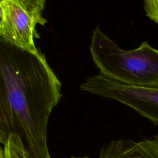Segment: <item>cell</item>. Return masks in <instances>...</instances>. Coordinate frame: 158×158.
<instances>
[{
  "label": "cell",
  "instance_id": "7c38bea8",
  "mask_svg": "<svg viewBox=\"0 0 158 158\" xmlns=\"http://www.w3.org/2000/svg\"><path fill=\"white\" fill-rule=\"evenodd\" d=\"M75 158H77V157H75ZM77 158H88V157H77Z\"/></svg>",
  "mask_w": 158,
  "mask_h": 158
},
{
  "label": "cell",
  "instance_id": "3957f363",
  "mask_svg": "<svg viewBox=\"0 0 158 158\" xmlns=\"http://www.w3.org/2000/svg\"><path fill=\"white\" fill-rule=\"evenodd\" d=\"M80 89L127 105L158 126V88L127 85L99 73L88 78Z\"/></svg>",
  "mask_w": 158,
  "mask_h": 158
},
{
  "label": "cell",
  "instance_id": "277c9868",
  "mask_svg": "<svg viewBox=\"0 0 158 158\" xmlns=\"http://www.w3.org/2000/svg\"><path fill=\"white\" fill-rule=\"evenodd\" d=\"M2 17L0 38L22 49L39 53L34 38L38 37L36 25H44L47 21L31 13L19 0H1Z\"/></svg>",
  "mask_w": 158,
  "mask_h": 158
},
{
  "label": "cell",
  "instance_id": "6da1fadb",
  "mask_svg": "<svg viewBox=\"0 0 158 158\" xmlns=\"http://www.w3.org/2000/svg\"><path fill=\"white\" fill-rule=\"evenodd\" d=\"M61 83L41 52L0 38V124L7 140L17 135L29 158H51L47 127L61 97Z\"/></svg>",
  "mask_w": 158,
  "mask_h": 158
},
{
  "label": "cell",
  "instance_id": "52a82bcc",
  "mask_svg": "<svg viewBox=\"0 0 158 158\" xmlns=\"http://www.w3.org/2000/svg\"><path fill=\"white\" fill-rule=\"evenodd\" d=\"M146 15L158 25V0H143Z\"/></svg>",
  "mask_w": 158,
  "mask_h": 158
},
{
  "label": "cell",
  "instance_id": "8992f818",
  "mask_svg": "<svg viewBox=\"0 0 158 158\" xmlns=\"http://www.w3.org/2000/svg\"><path fill=\"white\" fill-rule=\"evenodd\" d=\"M4 146L5 158H29L17 135L10 134Z\"/></svg>",
  "mask_w": 158,
  "mask_h": 158
},
{
  "label": "cell",
  "instance_id": "8fae6325",
  "mask_svg": "<svg viewBox=\"0 0 158 158\" xmlns=\"http://www.w3.org/2000/svg\"><path fill=\"white\" fill-rule=\"evenodd\" d=\"M1 17H2V7H1V0H0V22H1Z\"/></svg>",
  "mask_w": 158,
  "mask_h": 158
},
{
  "label": "cell",
  "instance_id": "30bf717a",
  "mask_svg": "<svg viewBox=\"0 0 158 158\" xmlns=\"http://www.w3.org/2000/svg\"><path fill=\"white\" fill-rule=\"evenodd\" d=\"M0 158H5V153L4 148H2L0 146Z\"/></svg>",
  "mask_w": 158,
  "mask_h": 158
},
{
  "label": "cell",
  "instance_id": "ba28073f",
  "mask_svg": "<svg viewBox=\"0 0 158 158\" xmlns=\"http://www.w3.org/2000/svg\"><path fill=\"white\" fill-rule=\"evenodd\" d=\"M29 11L36 16L43 18L41 11L44 7L45 0H19Z\"/></svg>",
  "mask_w": 158,
  "mask_h": 158
},
{
  "label": "cell",
  "instance_id": "5b68a950",
  "mask_svg": "<svg viewBox=\"0 0 158 158\" xmlns=\"http://www.w3.org/2000/svg\"><path fill=\"white\" fill-rule=\"evenodd\" d=\"M99 158H158V135L139 141L113 140L101 149Z\"/></svg>",
  "mask_w": 158,
  "mask_h": 158
},
{
  "label": "cell",
  "instance_id": "7a4b0ae2",
  "mask_svg": "<svg viewBox=\"0 0 158 158\" xmlns=\"http://www.w3.org/2000/svg\"><path fill=\"white\" fill-rule=\"evenodd\" d=\"M89 49L100 74L127 85L158 88V49L147 41L135 49H122L97 26Z\"/></svg>",
  "mask_w": 158,
  "mask_h": 158
},
{
  "label": "cell",
  "instance_id": "9c48e42d",
  "mask_svg": "<svg viewBox=\"0 0 158 158\" xmlns=\"http://www.w3.org/2000/svg\"><path fill=\"white\" fill-rule=\"evenodd\" d=\"M6 140L4 138V136L3 135L2 130H1V124H0V143L3 144L4 145L6 144Z\"/></svg>",
  "mask_w": 158,
  "mask_h": 158
}]
</instances>
